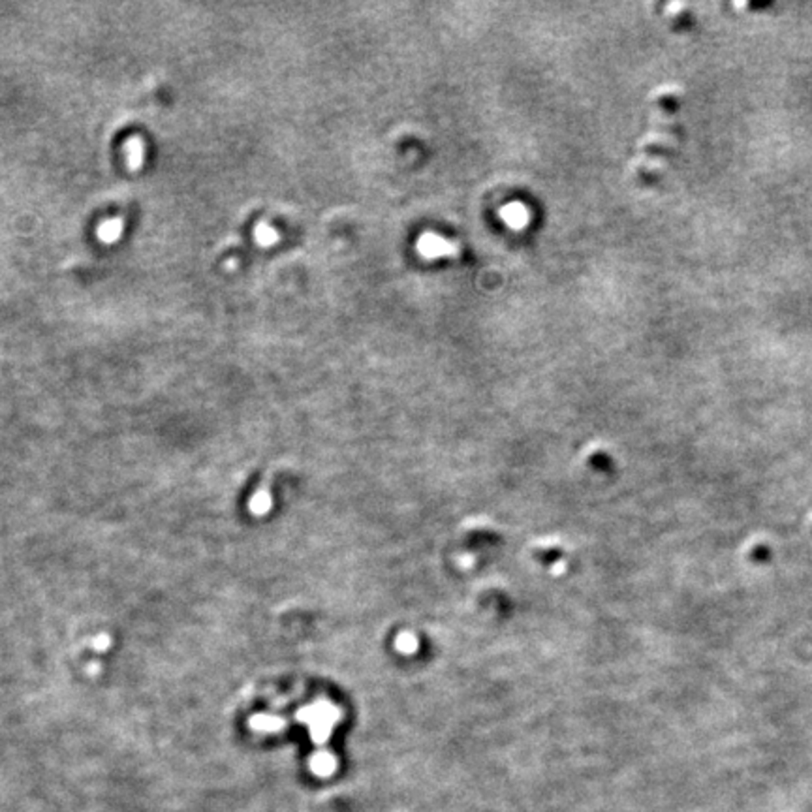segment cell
Returning <instances> with one entry per match:
<instances>
[{"instance_id":"7a4b0ae2","label":"cell","mask_w":812,"mask_h":812,"mask_svg":"<svg viewBox=\"0 0 812 812\" xmlns=\"http://www.w3.org/2000/svg\"><path fill=\"white\" fill-rule=\"evenodd\" d=\"M420 250L427 254V256H442V254L451 252V245L442 237H435V235H425L423 239H420Z\"/></svg>"},{"instance_id":"6da1fadb","label":"cell","mask_w":812,"mask_h":812,"mask_svg":"<svg viewBox=\"0 0 812 812\" xmlns=\"http://www.w3.org/2000/svg\"><path fill=\"white\" fill-rule=\"evenodd\" d=\"M682 89L679 85H660L650 94L649 130L639 141L637 156L632 162V171L639 181H655L664 173L669 155L679 141V110Z\"/></svg>"},{"instance_id":"3957f363","label":"cell","mask_w":812,"mask_h":812,"mask_svg":"<svg viewBox=\"0 0 812 812\" xmlns=\"http://www.w3.org/2000/svg\"><path fill=\"white\" fill-rule=\"evenodd\" d=\"M526 211H528V209L523 207L521 203H512V205H506V207L502 209V216L506 218V222L510 226L521 227L526 221H528V213H526Z\"/></svg>"}]
</instances>
